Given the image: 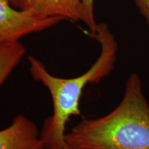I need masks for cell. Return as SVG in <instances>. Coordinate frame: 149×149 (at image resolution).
<instances>
[{
	"label": "cell",
	"mask_w": 149,
	"mask_h": 149,
	"mask_svg": "<svg viewBox=\"0 0 149 149\" xmlns=\"http://www.w3.org/2000/svg\"><path fill=\"white\" fill-rule=\"evenodd\" d=\"M64 139L75 149H149V104L138 74L128 78L114 110L98 118L83 119Z\"/></svg>",
	"instance_id": "cell-1"
},
{
	"label": "cell",
	"mask_w": 149,
	"mask_h": 149,
	"mask_svg": "<svg viewBox=\"0 0 149 149\" xmlns=\"http://www.w3.org/2000/svg\"><path fill=\"white\" fill-rule=\"evenodd\" d=\"M92 36L100 43V55L87 71L77 77H55L42 61L33 56L29 57L31 74L48 89L53 102V115L46 119L41 133L44 144L64 140L67 122L72 116L81 113L79 102L84 89L88 84L99 83L114 69L118 44L107 24H97Z\"/></svg>",
	"instance_id": "cell-2"
},
{
	"label": "cell",
	"mask_w": 149,
	"mask_h": 149,
	"mask_svg": "<svg viewBox=\"0 0 149 149\" xmlns=\"http://www.w3.org/2000/svg\"><path fill=\"white\" fill-rule=\"evenodd\" d=\"M64 19L61 17H46L17 10L7 0H0V45L18 42L22 37L45 31Z\"/></svg>",
	"instance_id": "cell-3"
},
{
	"label": "cell",
	"mask_w": 149,
	"mask_h": 149,
	"mask_svg": "<svg viewBox=\"0 0 149 149\" xmlns=\"http://www.w3.org/2000/svg\"><path fill=\"white\" fill-rule=\"evenodd\" d=\"M12 7L22 11H30L46 17H61L72 22L88 19L81 0H7Z\"/></svg>",
	"instance_id": "cell-4"
},
{
	"label": "cell",
	"mask_w": 149,
	"mask_h": 149,
	"mask_svg": "<svg viewBox=\"0 0 149 149\" xmlns=\"http://www.w3.org/2000/svg\"><path fill=\"white\" fill-rule=\"evenodd\" d=\"M0 149H45V146L35 123L19 114L8 127L0 130Z\"/></svg>",
	"instance_id": "cell-5"
},
{
	"label": "cell",
	"mask_w": 149,
	"mask_h": 149,
	"mask_svg": "<svg viewBox=\"0 0 149 149\" xmlns=\"http://www.w3.org/2000/svg\"><path fill=\"white\" fill-rule=\"evenodd\" d=\"M26 52L19 41L0 45V87L21 62Z\"/></svg>",
	"instance_id": "cell-6"
},
{
	"label": "cell",
	"mask_w": 149,
	"mask_h": 149,
	"mask_svg": "<svg viewBox=\"0 0 149 149\" xmlns=\"http://www.w3.org/2000/svg\"><path fill=\"white\" fill-rule=\"evenodd\" d=\"M84 8L87 19H88V26L90 30L91 34L93 35L95 33L97 24L96 23L94 14V0H81Z\"/></svg>",
	"instance_id": "cell-7"
},
{
	"label": "cell",
	"mask_w": 149,
	"mask_h": 149,
	"mask_svg": "<svg viewBox=\"0 0 149 149\" xmlns=\"http://www.w3.org/2000/svg\"><path fill=\"white\" fill-rule=\"evenodd\" d=\"M149 27V0H133Z\"/></svg>",
	"instance_id": "cell-8"
},
{
	"label": "cell",
	"mask_w": 149,
	"mask_h": 149,
	"mask_svg": "<svg viewBox=\"0 0 149 149\" xmlns=\"http://www.w3.org/2000/svg\"><path fill=\"white\" fill-rule=\"evenodd\" d=\"M45 149H75L64 140L53 141L44 144Z\"/></svg>",
	"instance_id": "cell-9"
}]
</instances>
